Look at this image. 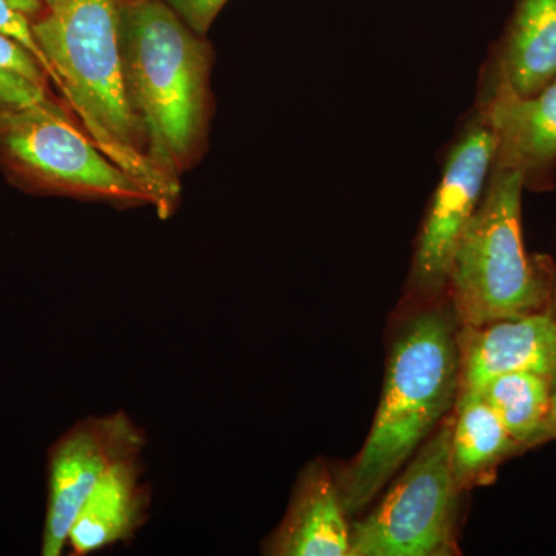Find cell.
<instances>
[{"instance_id":"obj_7","label":"cell","mask_w":556,"mask_h":556,"mask_svg":"<svg viewBox=\"0 0 556 556\" xmlns=\"http://www.w3.org/2000/svg\"><path fill=\"white\" fill-rule=\"evenodd\" d=\"M144 430L119 412L83 417L47 453V507L40 555L61 556L84 501L116 464L139 457Z\"/></svg>"},{"instance_id":"obj_17","label":"cell","mask_w":556,"mask_h":556,"mask_svg":"<svg viewBox=\"0 0 556 556\" xmlns=\"http://www.w3.org/2000/svg\"><path fill=\"white\" fill-rule=\"evenodd\" d=\"M0 68L13 70L49 90V76L24 47L0 33Z\"/></svg>"},{"instance_id":"obj_4","label":"cell","mask_w":556,"mask_h":556,"mask_svg":"<svg viewBox=\"0 0 556 556\" xmlns=\"http://www.w3.org/2000/svg\"><path fill=\"white\" fill-rule=\"evenodd\" d=\"M521 174L492 166L484 195L457 248L448 291L457 327H482L547 309L555 266L527 254Z\"/></svg>"},{"instance_id":"obj_9","label":"cell","mask_w":556,"mask_h":556,"mask_svg":"<svg viewBox=\"0 0 556 556\" xmlns=\"http://www.w3.org/2000/svg\"><path fill=\"white\" fill-rule=\"evenodd\" d=\"M459 394L478 393L508 372H536L556 380V309L554 305L482 327H457Z\"/></svg>"},{"instance_id":"obj_10","label":"cell","mask_w":556,"mask_h":556,"mask_svg":"<svg viewBox=\"0 0 556 556\" xmlns=\"http://www.w3.org/2000/svg\"><path fill=\"white\" fill-rule=\"evenodd\" d=\"M496 137L493 166L521 174L525 188L551 190L556 175V79L535 97L492 87L481 110Z\"/></svg>"},{"instance_id":"obj_22","label":"cell","mask_w":556,"mask_h":556,"mask_svg":"<svg viewBox=\"0 0 556 556\" xmlns=\"http://www.w3.org/2000/svg\"><path fill=\"white\" fill-rule=\"evenodd\" d=\"M554 302L556 303V278H555V289H554Z\"/></svg>"},{"instance_id":"obj_18","label":"cell","mask_w":556,"mask_h":556,"mask_svg":"<svg viewBox=\"0 0 556 556\" xmlns=\"http://www.w3.org/2000/svg\"><path fill=\"white\" fill-rule=\"evenodd\" d=\"M193 31L206 33L228 0H161Z\"/></svg>"},{"instance_id":"obj_16","label":"cell","mask_w":556,"mask_h":556,"mask_svg":"<svg viewBox=\"0 0 556 556\" xmlns=\"http://www.w3.org/2000/svg\"><path fill=\"white\" fill-rule=\"evenodd\" d=\"M0 33L24 47L39 62L49 79L56 84V75H54L49 58L40 49L35 31H33V21L27 14L17 10L10 0H0Z\"/></svg>"},{"instance_id":"obj_19","label":"cell","mask_w":556,"mask_h":556,"mask_svg":"<svg viewBox=\"0 0 556 556\" xmlns=\"http://www.w3.org/2000/svg\"><path fill=\"white\" fill-rule=\"evenodd\" d=\"M552 305L555 306L556 303L552 300ZM556 439V380L554 386V396H552V405L551 412H548L546 422H544L543 428H541L540 434H538L535 441V447L538 445L546 444V442L555 441Z\"/></svg>"},{"instance_id":"obj_14","label":"cell","mask_w":556,"mask_h":556,"mask_svg":"<svg viewBox=\"0 0 556 556\" xmlns=\"http://www.w3.org/2000/svg\"><path fill=\"white\" fill-rule=\"evenodd\" d=\"M452 470L460 493L486 484L497 467L522 453L492 407L478 394H459L453 407Z\"/></svg>"},{"instance_id":"obj_6","label":"cell","mask_w":556,"mask_h":556,"mask_svg":"<svg viewBox=\"0 0 556 556\" xmlns=\"http://www.w3.org/2000/svg\"><path fill=\"white\" fill-rule=\"evenodd\" d=\"M453 412L417 448L378 507L351 526L350 556L456 554L457 490L452 470Z\"/></svg>"},{"instance_id":"obj_11","label":"cell","mask_w":556,"mask_h":556,"mask_svg":"<svg viewBox=\"0 0 556 556\" xmlns=\"http://www.w3.org/2000/svg\"><path fill=\"white\" fill-rule=\"evenodd\" d=\"M338 479L324 459L303 468L287 514L263 544L270 556H350L351 526Z\"/></svg>"},{"instance_id":"obj_1","label":"cell","mask_w":556,"mask_h":556,"mask_svg":"<svg viewBox=\"0 0 556 556\" xmlns=\"http://www.w3.org/2000/svg\"><path fill=\"white\" fill-rule=\"evenodd\" d=\"M33 31L79 126L110 161L156 197L160 218L174 215L179 182L150 160L127 93L119 0H67L33 22Z\"/></svg>"},{"instance_id":"obj_2","label":"cell","mask_w":556,"mask_h":556,"mask_svg":"<svg viewBox=\"0 0 556 556\" xmlns=\"http://www.w3.org/2000/svg\"><path fill=\"white\" fill-rule=\"evenodd\" d=\"M456 332L455 313L442 306L416 314L399 329L367 441L336 477L350 517L379 495L455 407L459 391Z\"/></svg>"},{"instance_id":"obj_21","label":"cell","mask_w":556,"mask_h":556,"mask_svg":"<svg viewBox=\"0 0 556 556\" xmlns=\"http://www.w3.org/2000/svg\"><path fill=\"white\" fill-rule=\"evenodd\" d=\"M43 5L47 7V10L56 9V7L62 5V3L67 2V0H42Z\"/></svg>"},{"instance_id":"obj_20","label":"cell","mask_w":556,"mask_h":556,"mask_svg":"<svg viewBox=\"0 0 556 556\" xmlns=\"http://www.w3.org/2000/svg\"><path fill=\"white\" fill-rule=\"evenodd\" d=\"M17 10L27 14L33 22L39 20L42 14H46L47 7L43 5L42 0H10Z\"/></svg>"},{"instance_id":"obj_8","label":"cell","mask_w":556,"mask_h":556,"mask_svg":"<svg viewBox=\"0 0 556 556\" xmlns=\"http://www.w3.org/2000/svg\"><path fill=\"white\" fill-rule=\"evenodd\" d=\"M496 137L479 116L453 148L420 230L409 285L417 298L438 299L448 291L457 248L484 195Z\"/></svg>"},{"instance_id":"obj_5","label":"cell","mask_w":556,"mask_h":556,"mask_svg":"<svg viewBox=\"0 0 556 556\" xmlns=\"http://www.w3.org/2000/svg\"><path fill=\"white\" fill-rule=\"evenodd\" d=\"M0 170L25 192L159 212L156 197L110 161L49 97L0 108Z\"/></svg>"},{"instance_id":"obj_12","label":"cell","mask_w":556,"mask_h":556,"mask_svg":"<svg viewBox=\"0 0 556 556\" xmlns=\"http://www.w3.org/2000/svg\"><path fill=\"white\" fill-rule=\"evenodd\" d=\"M141 456L116 464L84 501L68 532L67 551L89 556L126 543L149 517L152 490Z\"/></svg>"},{"instance_id":"obj_13","label":"cell","mask_w":556,"mask_h":556,"mask_svg":"<svg viewBox=\"0 0 556 556\" xmlns=\"http://www.w3.org/2000/svg\"><path fill=\"white\" fill-rule=\"evenodd\" d=\"M556 79V0H517L497 51L492 87L535 97Z\"/></svg>"},{"instance_id":"obj_15","label":"cell","mask_w":556,"mask_h":556,"mask_svg":"<svg viewBox=\"0 0 556 556\" xmlns=\"http://www.w3.org/2000/svg\"><path fill=\"white\" fill-rule=\"evenodd\" d=\"M554 380L536 372H508L486 382L478 396L500 417L522 452L535 447L554 396Z\"/></svg>"},{"instance_id":"obj_3","label":"cell","mask_w":556,"mask_h":556,"mask_svg":"<svg viewBox=\"0 0 556 556\" xmlns=\"http://www.w3.org/2000/svg\"><path fill=\"white\" fill-rule=\"evenodd\" d=\"M119 36L150 160L179 182L206 138L211 49L161 0H119Z\"/></svg>"}]
</instances>
